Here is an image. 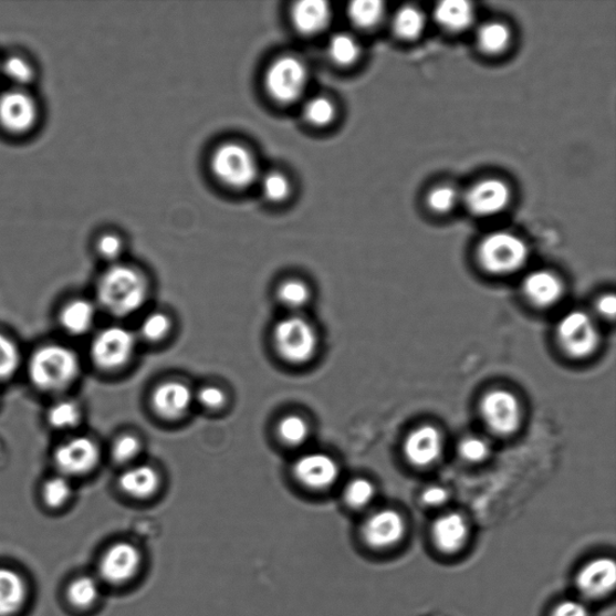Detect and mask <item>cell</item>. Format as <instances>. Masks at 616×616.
I'll return each instance as SVG.
<instances>
[{
	"label": "cell",
	"instance_id": "12",
	"mask_svg": "<svg viewBox=\"0 0 616 616\" xmlns=\"http://www.w3.org/2000/svg\"><path fill=\"white\" fill-rule=\"evenodd\" d=\"M407 533L406 520L401 513L391 509L376 511L365 519L361 537L368 550L388 552L398 547Z\"/></svg>",
	"mask_w": 616,
	"mask_h": 616
},
{
	"label": "cell",
	"instance_id": "8",
	"mask_svg": "<svg viewBox=\"0 0 616 616\" xmlns=\"http://www.w3.org/2000/svg\"><path fill=\"white\" fill-rule=\"evenodd\" d=\"M39 121L40 106L29 90L10 87L0 93V129L25 136L38 127Z\"/></svg>",
	"mask_w": 616,
	"mask_h": 616
},
{
	"label": "cell",
	"instance_id": "11",
	"mask_svg": "<svg viewBox=\"0 0 616 616\" xmlns=\"http://www.w3.org/2000/svg\"><path fill=\"white\" fill-rule=\"evenodd\" d=\"M100 462L101 449L87 436L66 438L53 451V463L59 474L70 479L92 473Z\"/></svg>",
	"mask_w": 616,
	"mask_h": 616
},
{
	"label": "cell",
	"instance_id": "42",
	"mask_svg": "<svg viewBox=\"0 0 616 616\" xmlns=\"http://www.w3.org/2000/svg\"><path fill=\"white\" fill-rule=\"evenodd\" d=\"M95 251L106 262L117 264L118 260L125 252V241L115 234V232H104L97 241H95Z\"/></svg>",
	"mask_w": 616,
	"mask_h": 616
},
{
	"label": "cell",
	"instance_id": "29",
	"mask_svg": "<svg viewBox=\"0 0 616 616\" xmlns=\"http://www.w3.org/2000/svg\"><path fill=\"white\" fill-rule=\"evenodd\" d=\"M336 115L335 103L325 95H314L303 106V117L314 128H325L333 125Z\"/></svg>",
	"mask_w": 616,
	"mask_h": 616
},
{
	"label": "cell",
	"instance_id": "30",
	"mask_svg": "<svg viewBox=\"0 0 616 616\" xmlns=\"http://www.w3.org/2000/svg\"><path fill=\"white\" fill-rule=\"evenodd\" d=\"M393 30L404 40L417 39L426 30V17L416 7H404L394 17Z\"/></svg>",
	"mask_w": 616,
	"mask_h": 616
},
{
	"label": "cell",
	"instance_id": "18",
	"mask_svg": "<svg viewBox=\"0 0 616 616\" xmlns=\"http://www.w3.org/2000/svg\"><path fill=\"white\" fill-rule=\"evenodd\" d=\"M404 451L414 467H431L442 456V435L432 426H421L407 436Z\"/></svg>",
	"mask_w": 616,
	"mask_h": 616
},
{
	"label": "cell",
	"instance_id": "24",
	"mask_svg": "<svg viewBox=\"0 0 616 616\" xmlns=\"http://www.w3.org/2000/svg\"><path fill=\"white\" fill-rule=\"evenodd\" d=\"M27 585L20 574L0 567V616L18 614L27 601Z\"/></svg>",
	"mask_w": 616,
	"mask_h": 616
},
{
	"label": "cell",
	"instance_id": "7",
	"mask_svg": "<svg viewBox=\"0 0 616 616\" xmlns=\"http://www.w3.org/2000/svg\"><path fill=\"white\" fill-rule=\"evenodd\" d=\"M136 349V337L126 326L109 325L95 335L90 354L92 363L102 372L113 373L126 366Z\"/></svg>",
	"mask_w": 616,
	"mask_h": 616
},
{
	"label": "cell",
	"instance_id": "9",
	"mask_svg": "<svg viewBox=\"0 0 616 616\" xmlns=\"http://www.w3.org/2000/svg\"><path fill=\"white\" fill-rule=\"evenodd\" d=\"M556 336L561 348L572 358L584 359L597 349L598 327L591 314L574 310L560 320Z\"/></svg>",
	"mask_w": 616,
	"mask_h": 616
},
{
	"label": "cell",
	"instance_id": "2",
	"mask_svg": "<svg viewBox=\"0 0 616 616\" xmlns=\"http://www.w3.org/2000/svg\"><path fill=\"white\" fill-rule=\"evenodd\" d=\"M27 374L36 390L61 394L75 385L81 375V361L71 347L46 344L31 354Z\"/></svg>",
	"mask_w": 616,
	"mask_h": 616
},
{
	"label": "cell",
	"instance_id": "49",
	"mask_svg": "<svg viewBox=\"0 0 616 616\" xmlns=\"http://www.w3.org/2000/svg\"><path fill=\"white\" fill-rule=\"evenodd\" d=\"M0 77H2V60H0Z\"/></svg>",
	"mask_w": 616,
	"mask_h": 616
},
{
	"label": "cell",
	"instance_id": "28",
	"mask_svg": "<svg viewBox=\"0 0 616 616\" xmlns=\"http://www.w3.org/2000/svg\"><path fill=\"white\" fill-rule=\"evenodd\" d=\"M327 56L340 66H351L361 58L358 40L348 33H337L328 40Z\"/></svg>",
	"mask_w": 616,
	"mask_h": 616
},
{
	"label": "cell",
	"instance_id": "5",
	"mask_svg": "<svg viewBox=\"0 0 616 616\" xmlns=\"http://www.w3.org/2000/svg\"><path fill=\"white\" fill-rule=\"evenodd\" d=\"M309 82L307 65L303 60L291 54L273 61L264 76L269 97L280 105H292L303 98Z\"/></svg>",
	"mask_w": 616,
	"mask_h": 616
},
{
	"label": "cell",
	"instance_id": "34",
	"mask_svg": "<svg viewBox=\"0 0 616 616\" xmlns=\"http://www.w3.org/2000/svg\"><path fill=\"white\" fill-rule=\"evenodd\" d=\"M259 187L262 196L272 203H282L292 195L290 177L281 171H270L259 176Z\"/></svg>",
	"mask_w": 616,
	"mask_h": 616
},
{
	"label": "cell",
	"instance_id": "17",
	"mask_svg": "<svg viewBox=\"0 0 616 616\" xmlns=\"http://www.w3.org/2000/svg\"><path fill=\"white\" fill-rule=\"evenodd\" d=\"M512 194L505 182L497 179L483 180L471 187L464 202L471 213L490 217L502 212L509 207Z\"/></svg>",
	"mask_w": 616,
	"mask_h": 616
},
{
	"label": "cell",
	"instance_id": "44",
	"mask_svg": "<svg viewBox=\"0 0 616 616\" xmlns=\"http://www.w3.org/2000/svg\"><path fill=\"white\" fill-rule=\"evenodd\" d=\"M459 455L464 461L482 462L490 456V446L482 437H464L459 443Z\"/></svg>",
	"mask_w": 616,
	"mask_h": 616
},
{
	"label": "cell",
	"instance_id": "23",
	"mask_svg": "<svg viewBox=\"0 0 616 616\" xmlns=\"http://www.w3.org/2000/svg\"><path fill=\"white\" fill-rule=\"evenodd\" d=\"M118 487L130 499L145 501L157 494L160 476L148 464H136L119 476Z\"/></svg>",
	"mask_w": 616,
	"mask_h": 616
},
{
	"label": "cell",
	"instance_id": "36",
	"mask_svg": "<svg viewBox=\"0 0 616 616\" xmlns=\"http://www.w3.org/2000/svg\"><path fill=\"white\" fill-rule=\"evenodd\" d=\"M22 353L15 340L0 333V382H7L19 373Z\"/></svg>",
	"mask_w": 616,
	"mask_h": 616
},
{
	"label": "cell",
	"instance_id": "15",
	"mask_svg": "<svg viewBox=\"0 0 616 616\" xmlns=\"http://www.w3.org/2000/svg\"><path fill=\"white\" fill-rule=\"evenodd\" d=\"M616 565L612 557L601 556L588 561L577 573L576 586L583 601L606 599L614 592Z\"/></svg>",
	"mask_w": 616,
	"mask_h": 616
},
{
	"label": "cell",
	"instance_id": "39",
	"mask_svg": "<svg viewBox=\"0 0 616 616\" xmlns=\"http://www.w3.org/2000/svg\"><path fill=\"white\" fill-rule=\"evenodd\" d=\"M280 303L285 307L299 310L305 307L311 300L310 286L300 280H286L278 290Z\"/></svg>",
	"mask_w": 616,
	"mask_h": 616
},
{
	"label": "cell",
	"instance_id": "26",
	"mask_svg": "<svg viewBox=\"0 0 616 616\" xmlns=\"http://www.w3.org/2000/svg\"><path fill=\"white\" fill-rule=\"evenodd\" d=\"M84 417L79 403L72 399H61L54 401L46 413L49 426L58 431H71L80 426Z\"/></svg>",
	"mask_w": 616,
	"mask_h": 616
},
{
	"label": "cell",
	"instance_id": "13",
	"mask_svg": "<svg viewBox=\"0 0 616 616\" xmlns=\"http://www.w3.org/2000/svg\"><path fill=\"white\" fill-rule=\"evenodd\" d=\"M481 415L486 426L497 435H513L522 422V405L516 396L504 389L487 393L481 403Z\"/></svg>",
	"mask_w": 616,
	"mask_h": 616
},
{
	"label": "cell",
	"instance_id": "10",
	"mask_svg": "<svg viewBox=\"0 0 616 616\" xmlns=\"http://www.w3.org/2000/svg\"><path fill=\"white\" fill-rule=\"evenodd\" d=\"M145 558L140 547L129 541L109 545L100 561L101 580L114 586H122L138 578Z\"/></svg>",
	"mask_w": 616,
	"mask_h": 616
},
{
	"label": "cell",
	"instance_id": "35",
	"mask_svg": "<svg viewBox=\"0 0 616 616\" xmlns=\"http://www.w3.org/2000/svg\"><path fill=\"white\" fill-rule=\"evenodd\" d=\"M278 435L284 445L300 447L309 440L310 426L306 419L301 416H285L279 422Z\"/></svg>",
	"mask_w": 616,
	"mask_h": 616
},
{
	"label": "cell",
	"instance_id": "45",
	"mask_svg": "<svg viewBox=\"0 0 616 616\" xmlns=\"http://www.w3.org/2000/svg\"><path fill=\"white\" fill-rule=\"evenodd\" d=\"M551 616H592L585 601L567 598L560 601L551 612Z\"/></svg>",
	"mask_w": 616,
	"mask_h": 616
},
{
	"label": "cell",
	"instance_id": "37",
	"mask_svg": "<svg viewBox=\"0 0 616 616\" xmlns=\"http://www.w3.org/2000/svg\"><path fill=\"white\" fill-rule=\"evenodd\" d=\"M48 508L58 510L70 502L73 495V484L70 478L56 474L48 479L41 490Z\"/></svg>",
	"mask_w": 616,
	"mask_h": 616
},
{
	"label": "cell",
	"instance_id": "6",
	"mask_svg": "<svg viewBox=\"0 0 616 616\" xmlns=\"http://www.w3.org/2000/svg\"><path fill=\"white\" fill-rule=\"evenodd\" d=\"M479 263L494 275H509L528 262L529 249L523 239L513 232H492L478 248Z\"/></svg>",
	"mask_w": 616,
	"mask_h": 616
},
{
	"label": "cell",
	"instance_id": "3",
	"mask_svg": "<svg viewBox=\"0 0 616 616\" xmlns=\"http://www.w3.org/2000/svg\"><path fill=\"white\" fill-rule=\"evenodd\" d=\"M215 179L223 186L242 190L253 186L260 176L252 150L240 143H225L215 148L211 160Z\"/></svg>",
	"mask_w": 616,
	"mask_h": 616
},
{
	"label": "cell",
	"instance_id": "4",
	"mask_svg": "<svg viewBox=\"0 0 616 616\" xmlns=\"http://www.w3.org/2000/svg\"><path fill=\"white\" fill-rule=\"evenodd\" d=\"M272 342L281 359L292 365L310 363L320 347L316 328L300 316L281 320L273 327Z\"/></svg>",
	"mask_w": 616,
	"mask_h": 616
},
{
	"label": "cell",
	"instance_id": "47",
	"mask_svg": "<svg viewBox=\"0 0 616 616\" xmlns=\"http://www.w3.org/2000/svg\"><path fill=\"white\" fill-rule=\"evenodd\" d=\"M449 499L447 489L440 486H431L422 491L421 501L431 509L441 508Z\"/></svg>",
	"mask_w": 616,
	"mask_h": 616
},
{
	"label": "cell",
	"instance_id": "27",
	"mask_svg": "<svg viewBox=\"0 0 616 616\" xmlns=\"http://www.w3.org/2000/svg\"><path fill=\"white\" fill-rule=\"evenodd\" d=\"M2 77L10 82L13 88L29 90L36 77L34 64L20 54L2 60Z\"/></svg>",
	"mask_w": 616,
	"mask_h": 616
},
{
	"label": "cell",
	"instance_id": "21",
	"mask_svg": "<svg viewBox=\"0 0 616 616\" xmlns=\"http://www.w3.org/2000/svg\"><path fill=\"white\" fill-rule=\"evenodd\" d=\"M333 11L324 0H303L293 6L291 19L294 29L303 35H317L331 24Z\"/></svg>",
	"mask_w": 616,
	"mask_h": 616
},
{
	"label": "cell",
	"instance_id": "20",
	"mask_svg": "<svg viewBox=\"0 0 616 616\" xmlns=\"http://www.w3.org/2000/svg\"><path fill=\"white\" fill-rule=\"evenodd\" d=\"M523 292L532 305L546 309L560 303L565 285L554 272L537 270L525 278Z\"/></svg>",
	"mask_w": 616,
	"mask_h": 616
},
{
	"label": "cell",
	"instance_id": "19",
	"mask_svg": "<svg viewBox=\"0 0 616 616\" xmlns=\"http://www.w3.org/2000/svg\"><path fill=\"white\" fill-rule=\"evenodd\" d=\"M194 400V391L179 380L161 383L150 398L155 413L168 420H176L186 416Z\"/></svg>",
	"mask_w": 616,
	"mask_h": 616
},
{
	"label": "cell",
	"instance_id": "32",
	"mask_svg": "<svg viewBox=\"0 0 616 616\" xmlns=\"http://www.w3.org/2000/svg\"><path fill=\"white\" fill-rule=\"evenodd\" d=\"M385 13V4L379 0H357L348 6L347 15L358 29L368 30L377 25Z\"/></svg>",
	"mask_w": 616,
	"mask_h": 616
},
{
	"label": "cell",
	"instance_id": "48",
	"mask_svg": "<svg viewBox=\"0 0 616 616\" xmlns=\"http://www.w3.org/2000/svg\"><path fill=\"white\" fill-rule=\"evenodd\" d=\"M596 309L601 316L612 320L615 316L616 299L613 294L601 296L597 301Z\"/></svg>",
	"mask_w": 616,
	"mask_h": 616
},
{
	"label": "cell",
	"instance_id": "41",
	"mask_svg": "<svg viewBox=\"0 0 616 616\" xmlns=\"http://www.w3.org/2000/svg\"><path fill=\"white\" fill-rule=\"evenodd\" d=\"M458 190L450 186L434 188L428 196V207L436 213H447L457 207Z\"/></svg>",
	"mask_w": 616,
	"mask_h": 616
},
{
	"label": "cell",
	"instance_id": "31",
	"mask_svg": "<svg viewBox=\"0 0 616 616\" xmlns=\"http://www.w3.org/2000/svg\"><path fill=\"white\" fill-rule=\"evenodd\" d=\"M511 32L508 25L499 22H489L481 27L477 33L479 49L489 54H498L509 48Z\"/></svg>",
	"mask_w": 616,
	"mask_h": 616
},
{
	"label": "cell",
	"instance_id": "46",
	"mask_svg": "<svg viewBox=\"0 0 616 616\" xmlns=\"http://www.w3.org/2000/svg\"><path fill=\"white\" fill-rule=\"evenodd\" d=\"M198 401L208 409H219L227 404V394L216 386L203 387L197 394Z\"/></svg>",
	"mask_w": 616,
	"mask_h": 616
},
{
	"label": "cell",
	"instance_id": "43",
	"mask_svg": "<svg viewBox=\"0 0 616 616\" xmlns=\"http://www.w3.org/2000/svg\"><path fill=\"white\" fill-rule=\"evenodd\" d=\"M142 442L134 435H122L114 442L112 457L117 463H128L139 457Z\"/></svg>",
	"mask_w": 616,
	"mask_h": 616
},
{
	"label": "cell",
	"instance_id": "22",
	"mask_svg": "<svg viewBox=\"0 0 616 616\" xmlns=\"http://www.w3.org/2000/svg\"><path fill=\"white\" fill-rule=\"evenodd\" d=\"M97 305L85 297L67 301L59 313L62 331L74 337L88 334L97 321Z\"/></svg>",
	"mask_w": 616,
	"mask_h": 616
},
{
	"label": "cell",
	"instance_id": "40",
	"mask_svg": "<svg viewBox=\"0 0 616 616\" xmlns=\"http://www.w3.org/2000/svg\"><path fill=\"white\" fill-rule=\"evenodd\" d=\"M171 331V320L166 313L154 312L143 321L140 332L145 340L158 342L168 336Z\"/></svg>",
	"mask_w": 616,
	"mask_h": 616
},
{
	"label": "cell",
	"instance_id": "38",
	"mask_svg": "<svg viewBox=\"0 0 616 616\" xmlns=\"http://www.w3.org/2000/svg\"><path fill=\"white\" fill-rule=\"evenodd\" d=\"M376 497V488L365 478L353 479L345 488L344 501L349 509L361 511L368 508Z\"/></svg>",
	"mask_w": 616,
	"mask_h": 616
},
{
	"label": "cell",
	"instance_id": "33",
	"mask_svg": "<svg viewBox=\"0 0 616 616\" xmlns=\"http://www.w3.org/2000/svg\"><path fill=\"white\" fill-rule=\"evenodd\" d=\"M100 581L85 576L74 581L67 588V598L71 604L79 609H88L97 604L101 598Z\"/></svg>",
	"mask_w": 616,
	"mask_h": 616
},
{
	"label": "cell",
	"instance_id": "14",
	"mask_svg": "<svg viewBox=\"0 0 616 616\" xmlns=\"http://www.w3.org/2000/svg\"><path fill=\"white\" fill-rule=\"evenodd\" d=\"M293 476L300 486L320 492L331 489L337 482L340 468L333 457L312 451L294 462Z\"/></svg>",
	"mask_w": 616,
	"mask_h": 616
},
{
	"label": "cell",
	"instance_id": "16",
	"mask_svg": "<svg viewBox=\"0 0 616 616\" xmlns=\"http://www.w3.org/2000/svg\"><path fill=\"white\" fill-rule=\"evenodd\" d=\"M471 539L468 519L457 512L438 516L431 528V541L443 555L455 556L467 550Z\"/></svg>",
	"mask_w": 616,
	"mask_h": 616
},
{
	"label": "cell",
	"instance_id": "1",
	"mask_svg": "<svg viewBox=\"0 0 616 616\" xmlns=\"http://www.w3.org/2000/svg\"><path fill=\"white\" fill-rule=\"evenodd\" d=\"M148 285L142 271L129 265L112 264L95 285L98 306L116 319H127L145 305Z\"/></svg>",
	"mask_w": 616,
	"mask_h": 616
},
{
	"label": "cell",
	"instance_id": "25",
	"mask_svg": "<svg viewBox=\"0 0 616 616\" xmlns=\"http://www.w3.org/2000/svg\"><path fill=\"white\" fill-rule=\"evenodd\" d=\"M435 20L442 29L450 32H461L472 24L474 8L467 0H443L434 11Z\"/></svg>",
	"mask_w": 616,
	"mask_h": 616
}]
</instances>
